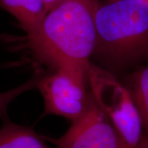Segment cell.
I'll return each mask as SVG.
<instances>
[{
	"instance_id": "cell-1",
	"label": "cell",
	"mask_w": 148,
	"mask_h": 148,
	"mask_svg": "<svg viewBox=\"0 0 148 148\" xmlns=\"http://www.w3.org/2000/svg\"><path fill=\"white\" fill-rule=\"evenodd\" d=\"M94 9L88 0H71L53 9L38 32L28 36L31 47L52 69L87 80L96 42Z\"/></svg>"
},
{
	"instance_id": "cell-2",
	"label": "cell",
	"mask_w": 148,
	"mask_h": 148,
	"mask_svg": "<svg viewBox=\"0 0 148 148\" xmlns=\"http://www.w3.org/2000/svg\"><path fill=\"white\" fill-rule=\"evenodd\" d=\"M96 53L111 66L133 62L148 50V1L118 0L94 9Z\"/></svg>"
},
{
	"instance_id": "cell-3",
	"label": "cell",
	"mask_w": 148,
	"mask_h": 148,
	"mask_svg": "<svg viewBox=\"0 0 148 148\" xmlns=\"http://www.w3.org/2000/svg\"><path fill=\"white\" fill-rule=\"evenodd\" d=\"M86 75L90 93L115 130L120 148H138L143 122L128 88L92 62Z\"/></svg>"
},
{
	"instance_id": "cell-4",
	"label": "cell",
	"mask_w": 148,
	"mask_h": 148,
	"mask_svg": "<svg viewBox=\"0 0 148 148\" xmlns=\"http://www.w3.org/2000/svg\"><path fill=\"white\" fill-rule=\"evenodd\" d=\"M40 71L36 88L44 100L43 115L54 114L73 120L87 108L91 94L87 91V80L65 70Z\"/></svg>"
},
{
	"instance_id": "cell-5",
	"label": "cell",
	"mask_w": 148,
	"mask_h": 148,
	"mask_svg": "<svg viewBox=\"0 0 148 148\" xmlns=\"http://www.w3.org/2000/svg\"><path fill=\"white\" fill-rule=\"evenodd\" d=\"M49 140L56 148H120L115 130L92 95L87 108L72 120L67 131Z\"/></svg>"
},
{
	"instance_id": "cell-6",
	"label": "cell",
	"mask_w": 148,
	"mask_h": 148,
	"mask_svg": "<svg viewBox=\"0 0 148 148\" xmlns=\"http://www.w3.org/2000/svg\"><path fill=\"white\" fill-rule=\"evenodd\" d=\"M0 5L19 22L28 36L38 32L48 13L42 0H0Z\"/></svg>"
},
{
	"instance_id": "cell-7",
	"label": "cell",
	"mask_w": 148,
	"mask_h": 148,
	"mask_svg": "<svg viewBox=\"0 0 148 148\" xmlns=\"http://www.w3.org/2000/svg\"><path fill=\"white\" fill-rule=\"evenodd\" d=\"M0 128V148H50L32 127L4 120Z\"/></svg>"
},
{
	"instance_id": "cell-8",
	"label": "cell",
	"mask_w": 148,
	"mask_h": 148,
	"mask_svg": "<svg viewBox=\"0 0 148 148\" xmlns=\"http://www.w3.org/2000/svg\"><path fill=\"white\" fill-rule=\"evenodd\" d=\"M138 112L141 116L143 125L148 129V65L134 74L128 89Z\"/></svg>"
},
{
	"instance_id": "cell-9",
	"label": "cell",
	"mask_w": 148,
	"mask_h": 148,
	"mask_svg": "<svg viewBox=\"0 0 148 148\" xmlns=\"http://www.w3.org/2000/svg\"><path fill=\"white\" fill-rule=\"evenodd\" d=\"M40 71L36 70L32 77L26 82L20 84L19 86L8 90L5 92H0V118L2 121L8 119V108L10 103L16 97L24 92L34 90L36 88L37 83L39 78Z\"/></svg>"
},
{
	"instance_id": "cell-10",
	"label": "cell",
	"mask_w": 148,
	"mask_h": 148,
	"mask_svg": "<svg viewBox=\"0 0 148 148\" xmlns=\"http://www.w3.org/2000/svg\"><path fill=\"white\" fill-rule=\"evenodd\" d=\"M69 1L71 0H42L48 12Z\"/></svg>"
},
{
	"instance_id": "cell-11",
	"label": "cell",
	"mask_w": 148,
	"mask_h": 148,
	"mask_svg": "<svg viewBox=\"0 0 148 148\" xmlns=\"http://www.w3.org/2000/svg\"><path fill=\"white\" fill-rule=\"evenodd\" d=\"M138 148H148V129H146L145 132L143 131V136H142Z\"/></svg>"
},
{
	"instance_id": "cell-12",
	"label": "cell",
	"mask_w": 148,
	"mask_h": 148,
	"mask_svg": "<svg viewBox=\"0 0 148 148\" xmlns=\"http://www.w3.org/2000/svg\"><path fill=\"white\" fill-rule=\"evenodd\" d=\"M147 1H148V0H147Z\"/></svg>"
}]
</instances>
